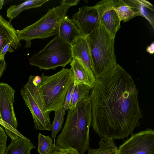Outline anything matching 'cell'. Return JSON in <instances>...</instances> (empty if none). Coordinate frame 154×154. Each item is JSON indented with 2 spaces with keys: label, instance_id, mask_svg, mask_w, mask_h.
<instances>
[{
  "label": "cell",
  "instance_id": "obj_1",
  "mask_svg": "<svg viewBox=\"0 0 154 154\" xmlns=\"http://www.w3.org/2000/svg\"><path fill=\"white\" fill-rule=\"evenodd\" d=\"M89 95L91 125L105 142L124 139L140 125L138 91L130 75L116 63L96 79Z\"/></svg>",
  "mask_w": 154,
  "mask_h": 154
},
{
  "label": "cell",
  "instance_id": "obj_2",
  "mask_svg": "<svg viewBox=\"0 0 154 154\" xmlns=\"http://www.w3.org/2000/svg\"><path fill=\"white\" fill-rule=\"evenodd\" d=\"M92 119L90 97L80 101L72 111L68 109L66 120L56 145L61 148H71L84 154L89 144V128Z\"/></svg>",
  "mask_w": 154,
  "mask_h": 154
},
{
  "label": "cell",
  "instance_id": "obj_3",
  "mask_svg": "<svg viewBox=\"0 0 154 154\" xmlns=\"http://www.w3.org/2000/svg\"><path fill=\"white\" fill-rule=\"evenodd\" d=\"M90 52L91 69L96 79L116 64L114 39L101 24L85 38Z\"/></svg>",
  "mask_w": 154,
  "mask_h": 154
},
{
  "label": "cell",
  "instance_id": "obj_4",
  "mask_svg": "<svg viewBox=\"0 0 154 154\" xmlns=\"http://www.w3.org/2000/svg\"><path fill=\"white\" fill-rule=\"evenodd\" d=\"M41 77L39 90L46 111L55 112L63 108L69 87L74 81L71 69L63 68L52 75L42 73Z\"/></svg>",
  "mask_w": 154,
  "mask_h": 154
},
{
  "label": "cell",
  "instance_id": "obj_5",
  "mask_svg": "<svg viewBox=\"0 0 154 154\" xmlns=\"http://www.w3.org/2000/svg\"><path fill=\"white\" fill-rule=\"evenodd\" d=\"M70 6L61 4L48 10L47 13L33 24L21 30H17L19 40L26 41L25 47L29 48L31 41L35 39H42L58 34L59 25Z\"/></svg>",
  "mask_w": 154,
  "mask_h": 154
},
{
  "label": "cell",
  "instance_id": "obj_6",
  "mask_svg": "<svg viewBox=\"0 0 154 154\" xmlns=\"http://www.w3.org/2000/svg\"><path fill=\"white\" fill-rule=\"evenodd\" d=\"M71 48V45L57 35L43 49L29 58V63L40 69L64 68L72 60Z\"/></svg>",
  "mask_w": 154,
  "mask_h": 154
},
{
  "label": "cell",
  "instance_id": "obj_7",
  "mask_svg": "<svg viewBox=\"0 0 154 154\" xmlns=\"http://www.w3.org/2000/svg\"><path fill=\"white\" fill-rule=\"evenodd\" d=\"M34 75H31L20 92L27 107L32 116L36 130H51L50 112L46 111L39 90V84L34 81Z\"/></svg>",
  "mask_w": 154,
  "mask_h": 154
},
{
  "label": "cell",
  "instance_id": "obj_8",
  "mask_svg": "<svg viewBox=\"0 0 154 154\" xmlns=\"http://www.w3.org/2000/svg\"><path fill=\"white\" fill-rule=\"evenodd\" d=\"M15 90L8 84L0 82V124L12 141L23 135L17 130L18 123L14 108Z\"/></svg>",
  "mask_w": 154,
  "mask_h": 154
},
{
  "label": "cell",
  "instance_id": "obj_9",
  "mask_svg": "<svg viewBox=\"0 0 154 154\" xmlns=\"http://www.w3.org/2000/svg\"><path fill=\"white\" fill-rule=\"evenodd\" d=\"M115 154H154V131L148 128L132 134Z\"/></svg>",
  "mask_w": 154,
  "mask_h": 154
},
{
  "label": "cell",
  "instance_id": "obj_10",
  "mask_svg": "<svg viewBox=\"0 0 154 154\" xmlns=\"http://www.w3.org/2000/svg\"><path fill=\"white\" fill-rule=\"evenodd\" d=\"M72 20L78 28L82 36L85 38L98 28L101 24L95 6H84L73 14Z\"/></svg>",
  "mask_w": 154,
  "mask_h": 154
},
{
  "label": "cell",
  "instance_id": "obj_11",
  "mask_svg": "<svg viewBox=\"0 0 154 154\" xmlns=\"http://www.w3.org/2000/svg\"><path fill=\"white\" fill-rule=\"evenodd\" d=\"M113 0H103L95 5L99 14L101 24L110 36L115 38L116 34L121 27V21L113 8Z\"/></svg>",
  "mask_w": 154,
  "mask_h": 154
},
{
  "label": "cell",
  "instance_id": "obj_12",
  "mask_svg": "<svg viewBox=\"0 0 154 154\" xmlns=\"http://www.w3.org/2000/svg\"><path fill=\"white\" fill-rule=\"evenodd\" d=\"M113 8L121 21L128 22L138 16H142L141 0H114Z\"/></svg>",
  "mask_w": 154,
  "mask_h": 154
},
{
  "label": "cell",
  "instance_id": "obj_13",
  "mask_svg": "<svg viewBox=\"0 0 154 154\" xmlns=\"http://www.w3.org/2000/svg\"><path fill=\"white\" fill-rule=\"evenodd\" d=\"M70 65L73 75L74 85L84 84L92 89L96 79L92 71L85 67L76 59H72Z\"/></svg>",
  "mask_w": 154,
  "mask_h": 154
},
{
  "label": "cell",
  "instance_id": "obj_14",
  "mask_svg": "<svg viewBox=\"0 0 154 154\" xmlns=\"http://www.w3.org/2000/svg\"><path fill=\"white\" fill-rule=\"evenodd\" d=\"M8 43H11L15 49H17L21 46L17 31L11 21H7L0 14V54L4 47ZM0 59L2 60L0 57Z\"/></svg>",
  "mask_w": 154,
  "mask_h": 154
},
{
  "label": "cell",
  "instance_id": "obj_15",
  "mask_svg": "<svg viewBox=\"0 0 154 154\" xmlns=\"http://www.w3.org/2000/svg\"><path fill=\"white\" fill-rule=\"evenodd\" d=\"M58 35L71 45L78 38L82 37L75 22L67 16L60 23Z\"/></svg>",
  "mask_w": 154,
  "mask_h": 154
},
{
  "label": "cell",
  "instance_id": "obj_16",
  "mask_svg": "<svg viewBox=\"0 0 154 154\" xmlns=\"http://www.w3.org/2000/svg\"><path fill=\"white\" fill-rule=\"evenodd\" d=\"M71 47L72 58L76 59L85 67L92 71L90 52L85 38L81 37L78 38Z\"/></svg>",
  "mask_w": 154,
  "mask_h": 154
},
{
  "label": "cell",
  "instance_id": "obj_17",
  "mask_svg": "<svg viewBox=\"0 0 154 154\" xmlns=\"http://www.w3.org/2000/svg\"><path fill=\"white\" fill-rule=\"evenodd\" d=\"M35 148V147L30 140L23 136L11 141L5 154H30L31 150Z\"/></svg>",
  "mask_w": 154,
  "mask_h": 154
},
{
  "label": "cell",
  "instance_id": "obj_18",
  "mask_svg": "<svg viewBox=\"0 0 154 154\" xmlns=\"http://www.w3.org/2000/svg\"><path fill=\"white\" fill-rule=\"evenodd\" d=\"M49 0H26L18 5H13L10 7L7 11V17L11 20L17 17L23 11L29 8L41 6Z\"/></svg>",
  "mask_w": 154,
  "mask_h": 154
},
{
  "label": "cell",
  "instance_id": "obj_19",
  "mask_svg": "<svg viewBox=\"0 0 154 154\" xmlns=\"http://www.w3.org/2000/svg\"><path fill=\"white\" fill-rule=\"evenodd\" d=\"M91 89L88 86L84 84L74 85L72 99L68 109L73 111L80 101L86 99L89 96Z\"/></svg>",
  "mask_w": 154,
  "mask_h": 154
},
{
  "label": "cell",
  "instance_id": "obj_20",
  "mask_svg": "<svg viewBox=\"0 0 154 154\" xmlns=\"http://www.w3.org/2000/svg\"><path fill=\"white\" fill-rule=\"evenodd\" d=\"M99 147L94 149L88 147V154H115L118 148L115 144L113 140L105 142L100 140L99 142Z\"/></svg>",
  "mask_w": 154,
  "mask_h": 154
},
{
  "label": "cell",
  "instance_id": "obj_21",
  "mask_svg": "<svg viewBox=\"0 0 154 154\" xmlns=\"http://www.w3.org/2000/svg\"><path fill=\"white\" fill-rule=\"evenodd\" d=\"M54 119L51 124V138L54 139V143L57 134L60 131L64 120V116L66 114L63 112V108L55 112Z\"/></svg>",
  "mask_w": 154,
  "mask_h": 154
},
{
  "label": "cell",
  "instance_id": "obj_22",
  "mask_svg": "<svg viewBox=\"0 0 154 154\" xmlns=\"http://www.w3.org/2000/svg\"><path fill=\"white\" fill-rule=\"evenodd\" d=\"M38 151L40 154H47L53 145L52 139L39 133Z\"/></svg>",
  "mask_w": 154,
  "mask_h": 154
},
{
  "label": "cell",
  "instance_id": "obj_23",
  "mask_svg": "<svg viewBox=\"0 0 154 154\" xmlns=\"http://www.w3.org/2000/svg\"><path fill=\"white\" fill-rule=\"evenodd\" d=\"M52 154H79L75 149L71 148H61L54 143L51 149Z\"/></svg>",
  "mask_w": 154,
  "mask_h": 154
},
{
  "label": "cell",
  "instance_id": "obj_24",
  "mask_svg": "<svg viewBox=\"0 0 154 154\" xmlns=\"http://www.w3.org/2000/svg\"><path fill=\"white\" fill-rule=\"evenodd\" d=\"M74 87V81L70 84L67 92L63 107V112L66 114V111L68 110L72 99Z\"/></svg>",
  "mask_w": 154,
  "mask_h": 154
},
{
  "label": "cell",
  "instance_id": "obj_25",
  "mask_svg": "<svg viewBox=\"0 0 154 154\" xmlns=\"http://www.w3.org/2000/svg\"><path fill=\"white\" fill-rule=\"evenodd\" d=\"M7 136L3 129L0 126V154H5L7 149Z\"/></svg>",
  "mask_w": 154,
  "mask_h": 154
},
{
  "label": "cell",
  "instance_id": "obj_26",
  "mask_svg": "<svg viewBox=\"0 0 154 154\" xmlns=\"http://www.w3.org/2000/svg\"><path fill=\"white\" fill-rule=\"evenodd\" d=\"M14 50L11 46L10 43L7 44L2 49L0 54V57L2 60H5V55L7 52L11 53L14 52Z\"/></svg>",
  "mask_w": 154,
  "mask_h": 154
},
{
  "label": "cell",
  "instance_id": "obj_27",
  "mask_svg": "<svg viewBox=\"0 0 154 154\" xmlns=\"http://www.w3.org/2000/svg\"><path fill=\"white\" fill-rule=\"evenodd\" d=\"M80 1L79 0H63L61 1L60 3L61 4L68 5L71 7L77 5Z\"/></svg>",
  "mask_w": 154,
  "mask_h": 154
},
{
  "label": "cell",
  "instance_id": "obj_28",
  "mask_svg": "<svg viewBox=\"0 0 154 154\" xmlns=\"http://www.w3.org/2000/svg\"><path fill=\"white\" fill-rule=\"evenodd\" d=\"M7 64L5 60H0V79L6 69Z\"/></svg>",
  "mask_w": 154,
  "mask_h": 154
},
{
  "label": "cell",
  "instance_id": "obj_29",
  "mask_svg": "<svg viewBox=\"0 0 154 154\" xmlns=\"http://www.w3.org/2000/svg\"><path fill=\"white\" fill-rule=\"evenodd\" d=\"M154 43L153 42L146 48V51L150 54H153L154 52Z\"/></svg>",
  "mask_w": 154,
  "mask_h": 154
},
{
  "label": "cell",
  "instance_id": "obj_30",
  "mask_svg": "<svg viewBox=\"0 0 154 154\" xmlns=\"http://www.w3.org/2000/svg\"><path fill=\"white\" fill-rule=\"evenodd\" d=\"M4 3V0H0V10H1Z\"/></svg>",
  "mask_w": 154,
  "mask_h": 154
},
{
  "label": "cell",
  "instance_id": "obj_31",
  "mask_svg": "<svg viewBox=\"0 0 154 154\" xmlns=\"http://www.w3.org/2000/svg\"><path fill=\"white\" fill-rule=\"evenodd\" d=\"M47 154H52L51 152V149L49 150V151L47 153Z\"/></svg>",
  "mask_w": 154,
  "mask_h": 154
},
{
  "label": "cell",
  "instance_id": "obj_32",
  "mask_svg": "<svg viewBox=\"0 0 154 154\" xmlns=\"http://www.w3.org/2000/svg\"></svg>",
  "mask_w": 154,
  "mask_h": 154
}]
</instances>
